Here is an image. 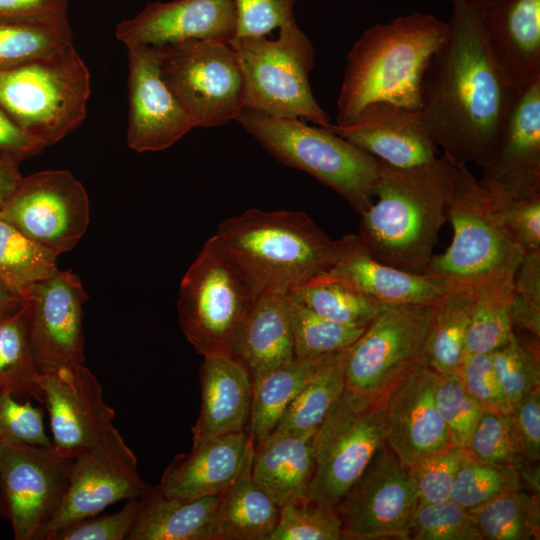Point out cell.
Masks as SVG:
<instances>
[{"instance_id":"ee69618b","label":"cell","mask_w":540,"mask_h":540,"mask_svg":"<svg viewBox=\"0 0 540 540\" xmlns=\"http://www.w3.org/2000/svg\"><path fill=\"white\" fill-rule=\"evenodd\" d=\"M466 449L486 464L520 468L526 463L510 414L484 410Z\"/></svg>"},{"instance_id":"db71d44e","label":"cell","mask_w":540,"mask_h":540,"mask_svg":"<svg viewBox=\"0 0 540 540\" xmlns=\"http://www.w3.org/2000/svg\"><path fill=\"white\" fill-rule=\"evenodd\" d=\"M236 12V35L266 36L295 20L297 0H231Z\"/></svg>"},{"instance_id":"9f6ffc18","label":"cell","mask_w":540,"mask_h":540,"mask_svg":"<svg viewBox=\"0 0 540 540\" xmlns=\"http://www.w3.org/2000/svg\"><path fill=\"white\" fill-rule=\"evenodd\" d=\"M527 463L540 459V387L522 396L509 413Z\"/></svg>"},{"instance_id":"52a82bcc","label":"cell","mask_w":540,"mask_h":540,"mask_svg":"<svg viewBox=\"0 0 540 540\" xmlns=\"http://www.w3.org/2000/svg\"><path fill=\"white\" fill-rule=\"evenodd\" d=\"M230 44L243 77V109L274 117H302L321 127L331 124L309 81L314 48L295 20L282 25L276 39L242 36Z\"/></svg>"},{"instance_id":"f907efd6","label":"cell","mask_w":540,"mask_h":540,"mask_svg":"<svg viewBox=\"0 0 540 540\" xmlns=\"http://www.w3.org/2000/svg\"><path fill=\"white\" fill-rule=\"evenodd\" d=\"M44 411L30 400H19L8 393L0 394V446L29 444L52 447L44 427Z\"/></svg>"},{"instance_id":"6f0895ef","label":"cell","mask_w":540,"mask_h":540,"mask_svg":"<svg viewBox=\"0 0 540 540\" xmlns=\"http://www.w3.org/2000/svg\"><path fill=\"white\" fill-rule=\"evenodd\" d=\"M44 149L39 141L18 126L0 107V158L20 163Z\"/></svg>"},{"instance_id":"ab89813d","label":"cell","mask_w":540,"mask_h":540,"mask_svg":"<svg viewBox=\"0 0 540 540\" xmlns=\"http://www.w3.org/2000/svg\"><path fill=\"white\" fill-rule=\"evenodd\" d=\"M288 294L318 315L349 326L366 327L383 307L343 283L323 278Z\"/></svg>"},{"instance_id":"91938a15","label":"cell","mask_w":540,"mask_h":540,"mask_svg":"<svg viewBox=\"0 0 540 540\" xmlns=\"http://www.w3.org/2000/svg\"><path fill=\"white\" fill-rule=\"evenodd\" d=\"M18 162L0 158V206L13 193L22 175Z\"/></svg>"},{"instance_id":"4316f807","label":"cell","mask_w":540,"mask_h":540,"mask_svg":"<svg viewBox=\"0 0 540 540\" xmlns=\"http://www.w3.org/2000/svg\"><path fill=\"white\" fill-rule=\"evenodd\" d=\"M201 406L192 427V447L246 431L252 405V378L232 355L204 357L200 367Z\"/></svg>"},{"instance_id":"d6a6232c","label":"cell","mask_w":540,"mask_h":540,"mask_svg":"<svg viewBox=\"0 0 540 540\" xmlns=\"http://www.w3.org/2000/svg\"><path fill=\"white\" fill-rule=\"evenodd\" d=\"M436 306L425 363L440 375L457 373L466 356V337L474 301V283H447Z\"/></svg>"},{"instance_id":"f6af8a7d","label":"cell","mask_w":540,"mask_h":540,"mask_svg":"<svg viewBox=\"0 0 540 540\" xmlns=\"http://www.w3.org/2000/svg\"><path fill=\"white\" fill-rule=\"evenodd\" d=\"M342 523L334 508L309 499L280 507L268 540H341Z\"/></svg>"},{"instance_id":"816d5d0a","label":"cell","mask_w":540,"mask_h":540,"mask_svg":"<svg viewBox=\"0 0 540 540\" xmlns=\"http://www.w3.org/2000/svg\"><path fill=\"white\" fill-rule=\"evenodd\" d=\"M457 374L466 391L484 410L511 412L512 407L494 371L491 353L466 354Z\"/></svg>"},{"instance_id":"681fc988","label":"cell","mask_w":540,"mask_h":540,"mask_svg":"<svg viewBox=\"0 0 540 540\" xmlns=\"http://www.w3.org/2000/svg\"><path fill=\"white\" fill-rule=\"evenodd\" d=\"M510 320L514 332L540 338V250L524 251L516 269Z\"/></svg>"},{"instance_id":"8fae6325","label":"cell","mask_w":540,"mask_h":540,"mask_svg":"<svg viewBox=\"0 0 540 540\" xmlns=\"http://www.w3.org/2000/svg\"><path fill=\"white\" fill-rule=\"evenodd\" d=\"M436 306L385 305L345 351L346 389L379 397L422 362Z\"/></svg>"},{"instance_id":"d4e9b609","label":"cell","mask_w":540,"mask_h":540,"mask_svg":"<svg viewBox=\"0 0 540 540\" xmlns=\"http://www.w3.org/2000/svg\"><path fill=\"white\" fill-rule=\"evenodd\" d=\"M483 9L490 61L514 92L540 77V0H500Z\"/></svg>"},{"instance_id":"7c38bea8","label":"cell","mask_w":540,"mask_h":540,"mask_svg":"<svg viewBox=\"0 0 540 540\" xmlns=\"http://www.w3.org/2000/svg\"><path fill=\"white\" fill-rule=\"evenodd\" d=\"M156 52L164 82L196 127L236 120L244 108V83L230 41L207 40Z\"/></svg>"},{"instance_id":"7402d4cb","label":"cell","mask_w":540,"mask_h":540,"mask_svg":"<svg viewBox=\"0 0 540 540\" xmlns=\"http://www.w3.org/2000/svg\"><path fill=\"white\" fill-rule=\"evenodd\" d=\"M439 378L440 374L422 362L387 392L386 443L407 468L450 445L435 402Z\"/></svg>"},{"instance_id":"d6986e66","label":"cell","mask_w":540,"mask_h":540,"mask_svg":"<svg viewBox=\"0 0 540 540\" xmlns=\"http://www.w3.org/2000/svg\"><path fill=\"white\" fill-rule=\"evenodd\" d=\"M478 182L493 200L540 195V77L516 93L499 143Z\"/></svg>"},{"instance_id":"9a60e30c","label":"cell","mask_w":540,"mask_h":540,"mask_svg":"<svg viewBox=\"0 0 540 540\" xmlns=\"http://www.w3.org/2000/svg\"><path fill=\"white\" fill-rule=\"evenodd\" d=\"M149 487L138 472L134 452L112 425L73 459L65 493L39 540H52L66 526L119 501L142 497Z\"/></svg>"},{"instance_id":"d590c367","label":"cell","mask_w":540,"mask_h":540,"mask_svg":"<svg viewBox=\"0 0 540 540\" xmlns=\"http://www.w3.org/2000/svg\"><path fill=\"white\" fill-rule=\"evenodd\" d=\"M40 371L33 356L26 307L0 318V394L43 403Z\"/></svg>"},{"instance_id":"30bf717a","label":"cell","mask_w":540,"mask_h":540,"mask_svg":"<svg viewBox=\"0 0 540 540\" xmlns=\"http://www.w3.org/2000/svg\"><path fill=\"white\" fill-rule=\"evenodd\" d=\"M386 395L368 397L345 388L313 435L315 469L307 499L335 508L386 444Z\"/></svg>"},{"instance_id":"7bdbcfd3","label":"cell","mask_w":540,"mask_h":540,"mask_svg":"<svg viewBox=\"0 0 540 540\" xmlns=\"http://www.w3.org/2000/svg\"><path fill=\"white\" fill-rule=\"evenodd\" d=\"M515 490H522L519 468L486 464L468 454L458 470L449 499L470 510Z\"/></svg>"},{"instance_id":"f5cc1de1","label":"cell","mask_w":540,"mask_h":540,"mask_svg":"<svg viewBox=\"0 0 540 540\" xmlns=\"http://www.w3.org/2000/svg\"><path fill=\"white\" fill-rule=\"evenodd\" d=\"M141 497L126 500L115 513L95 515L72 523L58 531L52 540H123L135 523Z\"/></svg>"},{"instance_id":"836d02e7","label":"cell","mask_w":540,"mask_h":540,"mask_svg":"<svg viewBox=\"0 0 540 540\" xmlns=\"http://www.w3.org/2000/svg\"><path fill=\"white\" fill-rule=\"evenodd\" d=\"M345 351L322 358L272 433L313 435L316 432L346 388Z\"/></svg>"},{"instance_id":"e575fe53","label":"cell","mask_w":540,"mask_h":540,"mask_svg":"<svg viewBox=\"0 0 540 540\" xmlns=\"http://www.w3.org/2000/svg\"><path fill=\"white\" fill-rule=\"evenodd\" d=\"M514 274L496 275L474 282L466 354L491 353L511 337L510 302Z\"/></svg>"},{"instance_id":"8992f818","label":"cell","mask_w":540,"mask_h":540,"mask_svg":"<svg viewBox=\"0 0 540 540\" xmlns=\"http://www.w3.org/2000/svg\"><path fill=\"white\" fill-rule=\"evenodd\" d=\"M89 69L73 43L35 61L0 71V107L45 148L84 121Z\"/></svg>"},{"instance_id":"603a6c76","label":"cell","mask_w":540,"mask_h":540,"mask_svg":"<svg viewBox=\"0 0 540 540\" xmlns=\"http://www.w3.org/2000/svg\"><path fill=\"white\" fill-rule=\"evenodd\" d=\"M327 128L393 167H416L438 158L439 149L417 109L375 102L352 122Z\"/></svg>"},{"instance_id":"8d00e7d4","label":"cell","mask_w":540,"mask_h":540,"mask_svg":"<svg viewBox=\"0 0 540 540\" xmlns=\"http://www.w3.org/2000/svg\"><path fill=\"white\" fill-rule=\"evenodd\" d=\"M71 43L68 18H0V71L43 58Z\"/></svg>"},{"instance_id":"7dc6e473","label":"cell","mask_w":540,"mask_h":540,"mask_svg":"<svg viewBox=\"0 0 540 540\" xmlns=\"http://www.w3.org/2000/svg\"><path fill=\"white\" fill-rule=\"evenodd\" d=\"M435 402L445 425L449 444L466 448L484 409L466 391L457 373L440 375Z\"/></svg>"},{"instance_id":"f1b7e54d","label":"cell","mask_w":540,"mask_h":540,"mask_svg":"<svg viewBox=\"0 0 540 540\" xmlns=\"http://www.w3.org/2000/svg\"><path fill=\"white\" fill-rule=\"evenodd\" d=\"M313 435L272 433L254 446L252 479L279 507L307 499L315 469Z\"/></svg>"},{"instance_id":"ffe728a7","label":"cell","mask_w":540,"mask_h":540,"mask_svg":"<svg viewBox=\"0 0 540 540\" xmlns=\"http://www.w3.org/2000/svg\"><path fill=\"white\" fill-rule=\"evenodd\" d=\"M236 12L231 0H174L147 4L136 16L120 21L115 37L128 47L156 51L196 42L231 41Z\"/></svg>"},{"instance_id":"7a4b0ae2","label":"cell","mask_w":540,"mask_h":540,"mask_svg":"<svg viewBox=\"0 0 540 540\" xmlns=\"http://www.w3.org/2000/svg\"><path fill=\"white\" fill-rule=\"evenodd\" d=\"M373 197L360 214L358 237L378 261L424 273L433 256L456 175L444 156L416 167L397 168L380 160Z\"/></svg>"},{"instance_id":"277c9868","label":"cell","mask_w":540,"mask_h":540,"mask_svg":"<svg viewBox=\"0 0 540 540\" xmlns=\"http://www.w3.org/2000/svg\"><path fill=\"white\" fill-rule=\"evenodd\" d=\"M214 236L256 295L288 294L335 264V240L301 211L249 209L224 220Z\"/></svg>"},{"instance_id":"680465c9","label":"cell","mask_w":540,"mask_h":540,"mask_svg":"<svg viewBox=\"0 0 540 540\" xmlns=\"http://www.w3.org/2000/svg\"><path fill=\"white\" fill-rule=\"evenodd\" d=\"M68 0H0L1 19L68 18Z\"/></svg>"},{"instance_id":"ba28073f","label":"cell","mask_w":540,"mask_h":540,"mask_svg":"<svg viewBox=\"0 0 540 540\" xmlns=\"http://www.w3.org/2000/svg\"><path fill=\"white\" fill-rule=\"evenodd\" d=\"M256 297L245 274L213 235L181 280L180 328L203 357L233 356L236 335Z\"/></svg>"},{"instance_id":"e0dca14e","label":"cell","mask_w":540,"mask_h":540,"mask_svg":"<svg viewBox=\"0 0 540 540\" xmlns=\"http://www.w3.org/2000/svg\"><path fill=\"white\" fill-rule=\"evenodd\" d=\"M30 344L40 372L84 363L83 305L88 299L79 276L57 270L21 294Z\"/></svg>"},{"instance_id":"c3c4849f","label":"cell","mask_w":540,"mask_h":540,"mask_svg":"<svg viewBox=\"0 0 540 540\" xmlns=\"http://www.w3.org/2000/svg\"><path fill=\"white\" fill-rule=\"evenodd\" d=\"M468 454L466 448L449 445L428 454L408 468L419 504L449 499L458 470Z\"/></svg>"},{"instance_id":"74e56055","label":"cell","mask_w":540,"mask_h":540,"mask_svg":"<svg viewBox=\"0 0 540 540\" xmlns=\"http://www.w3.org/2000/svg\"><path fill=\"white\" fill-rule=\"evenodd\" d=\"M469 511L483 540L540 539L539 495L510 491Z\"/></svg>"},{"instance_id":"484cf974","label":"cell","mask_w":540,"mask_h":540,"mask_svg":"<svg viewBox=\"0 0 540 540\" xmlns=\"http://www.w3.org/2000/svg\"><path fill=\"white\" fill-rule=\"evenodd\" d=\"M253 449L248 430L213 438L176 455L158 487L183 500L220 495L240 474Z\"/></svg>"},{"instance_id":"94428289","label":"cell","mask_w":540,"mask_h":540,"mask_svg":"<svg viewBox=\"0 0 540 540\" xmlns=\"http://www.w3.org/2000/svg\"><path fill=\"white\" fill-rule=\"evenodd\" d=\"M522 490L539 495L540 469L539 463H525L519 468Z\"/></svg>"},{"instance_id":"5bb4252c","label":"cell","mask_w":540,"mask_h":540,"mask_svg":"<svg viewBox=\"0 0 540 540\" xmlns=\"http://www.w3.org/2000/svg\"><path fill=\"white\" fill-rule=\"evenodd\" d=\"M73 458L53 447L0 446V515L16 540H39L68 485Z\"/></svg>"},{"instance_id":"bcb514c9","label":"cell","mask_w":540,"mask_h":540,"mask_svg":"<svg viewBox=\"0 0 540 540\" xmlns=\"http://www.w3.org/2000/svg\"><path fill=\"white\" fill-rule=\"evenodd\" d=\"M413 540H483L472 513L451 499L419 504L410 533Z\"/></svg>"},{"instance_id":"1f68e13d","label":"cell","mask_w":540,"mask_h":540,"mask_svg":"<svg viewBox=\"0 0 540 540\" xmlns=\"http://www.w3.org/2000/svg\"><path fill=\"white\" fill-rule=\"evenodd\" d=\"M323 357L293 358L252 376V405L248 431L254 446L274 431L286 409L317 369Z\"/></svg>"},{"instance_id":"3957f363","label":"cell","mask_w":540,"mask_h":540,"mask_svg":"<svg viewBox=\"0 0 540 540\" xmlns=\"http://www.w3.org/2000/svg\"><path fill=\"white\" fill-rule=\"evenodd\" d=\"M449 35V23L418 11L366 29L346 56L336 124L375 102L419 110L425 72Z\"/></svg>"},{"instance_id":"60d3db41","label":"cell","mask_w":540,"mask_h":540,"mask_svg":"<svg viewBox=\"0 0 540 540\" xmlns=\"http://www.w3.org/2000/svg\"><path fill=\"white\" fill-rule=\"evenodd\" d=\"M289 305L294 355L298 359L343 352L367 327L344 325L322 317L290 296Z\"/></svg>"},{"instance_id":"4fadbf2b","label":"cell","mask_w":540,"mask_h":540,"mask_svg":"<svg viewBox=\"0 0 540 540\" xmlns=\"http://www.w3.org/2000/svg\"><path fill=\"white\" fill-rule=\"evenodd\" d=\"M418 494L387 443L335 506L344 540H410Z\"/></svg>"},{"instance_id":"f546056e","label":"cell","mask_w":540,"mask_h":540,"mask_svg":"<svg viewBox=\"0 0 540 540\" xmlns=\"http://www.w3.org/2000/svg\"><path fill=\"white\" fill-rule=\"evenodd\" d=\"M128 540H212L219 495L183 500L149 487Z\"/></svg>"},{"instance_id":"4dcf8cb0","label":"cell","mask_w":540,"mask_h":540,"mask_svg":"<svg viewBox=\"0 0 540 540\" xmlns=\"http://www.w3.org/2000/svg\"><path fill=\"white\" fill-rule=\"evenodd\" d=\"M254 449L231 483L219 495L212 525V540H268L278 521L280 507L254 482Z\"/></svg>"},{"instance_id":"11a10c76","label":"cell","mask_w":540,"mask_h":540,"mask_svg":"<svg viewBox=\"0 0 540 540\" xmlns=\"http://www.w3.org/2000/svg\"><path fill=\"white\" fill-rule=\"evenodd\" d=\"M493 203L513 241L523 251L540 250V195Z\"/></svg>"},{"instance_id":"be15d7a7","label":"cell","mask_w":540,"mask_h":540,"mask_svg":"<svg viewBox=\"0 0 540 540\" xmlns=\"http://www.w3.org/2000/svg\"><path fill=\"white\" fill-rule=\"evenodd\" d=\"M469 4L479 7V8H485L487 6H490L500 0H466Z\"/></svg>"},{"instance_id":"2e32d148","label":"cell","mask_w":540,"mask_h":540,"mask_svg":"<svg viewBox=\"0 0 540 540\" xmlns=\"http://www.w3.org/2000/svg\"><path fill=\"white\" fill-rule=\"evenodd\" d=\"M0 218L57 255L73 249L90 219L84 186L68 170L21 177L0 206Z\"/></svg>"},{"instance_id":"b9f144b4","label":"cell","mask_w":540,"mask_h":540,"mask_svg":"<svg viewBox=\"0 0 540 540\" xmlns=\"http://www.w3.org/2000/svg\"><path fill=\"white\" fill-rule=\"evenodd\" d=\"M494 371L511 407L540 387L539 338L527 341L514 331L509 340L491 352Z\"/></svg>"},{"instance_id":"f35d334b","label":"cell","mask_w":540,"mask_h":540,"mask_svg":"<svg viewBox=\"0 0 540 540\" xmlns=\"http://www.w3.org/2000/svg\"><path fill=\"white\" fill-rule=\"evenodd\" d=\"M57 254L0 218V281L18 294L58 268Z\"/></svg>"},{"instance_id":"44dd1931","label":"cell","mask_w":540,"mask_h":540,"mask_svg":"<svg viewBox=\"0 0 540 540\" xmlns=\"http://www.w3.org/2000/svg\"><path fill=\"white\" fill-rule=\"evenodd\" d=\"M127 51V145L139 153L167 149L195 128V122L164 82L158 53L143 46Z\"/></svg>"},{"instance_id":"ac0fdd59","label":"cell","mask_w":540,"mask_h":540,"mask_svg":"<svg viewBox=\"0 0 540 540\" xmlns=\"http://www.w3.org/2000/svg\"><path fill=\"white\" fill-rule=\"evenodd\" d=\"M40 373L52 447L60 455L74 459L107 432L115 412L104 401L101 384L84 363Z\"/></svg>"},{"instance_id":"83f0119b","label":"cell","mask_w":540,"mask_h":540,"mask_svg":"<svg viewBox=\"0 0 540 540\" xmlns=\"http://www.w3.org/2000/svg\"><path fill=\"white\" fill-rule=\"evenodd\" d=\"M233 356L251 378L295 358L288 294L265 292L255 298L236 335Z\"/></svg>"},{"instance_id":"6da1fadb","label":"cell","mask_w":540,"mask_h":540,"mask_svg":"<svg viewBox=\"0 0 540 540\" xmlns=\"http://www.w3.org/2000/svg\"><path fill=\"white\" fill-rule=\"evenodd\" d=\"M452 3L450 35L425 72L419 110L445 158L482 168L496 150L517 92L490 61L483 9L466 0Z\"/></svg>"},{"instance_id":"6125c7cd","label":"cell","mask_w":540,"mask_h":540,"mask_svg":"<svg viewBox=\"0 0 540 540\" xmlns=\"http://www.w3.org/2000/svg\"><path fill=\"white\" fill-rule=\"evenodd\" d=\"M23 304V297L0 281V318L15 312Z\"/></svg>"},{"instance_id":"9c48e42d","label":"cell","mask_w":540,"mask_h":540,"mask_svg":"<svg viewBox=\"0 0 540 540\" xmlns=\"http://www.w3.org/2000/svg\"><path fill=\"white\" fill-rule=\"evenodd\" d=\"M447 219L452 242L433 256L424 274L446 283H474L516 272L524 251L507 233L492 198L468 166H456Z\"/></svg>"},{"instance_id":"5b68a950","label":"cell","mask_w":540,"mask_h":540,"mask_svg":"<svg viewBox=\"0 0 540 540\" xmlns=\"http://www.w3.org/2000/svg\"><path fill=\"white\" fill-rule=\"evenodd\" d=\"M235 121L278 161L313 176L359 214L372 204L379 161L329 128L249 109Z\"/></svg>"},{"instance_id":"cb8c5ba5","label":"cell","mask_w":540,"mask_h":540,"mask_svg":"<svg viewBox=\"0 0 540 540\" xmlns=\"http://www.w3.org/2000/svg\"><path fill=\"white\" fill-rule=\"evenodd\" d=\"M335 242L337 260L319 278L343 283L381 306H437L447 291L448 284L440 279L406 272L376 260L356 234L345 235Z\"/></svg>"}]
</instances>
